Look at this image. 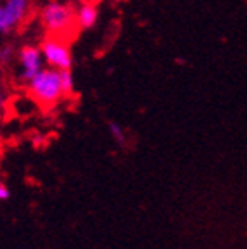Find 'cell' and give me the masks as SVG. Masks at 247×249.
Segmentation results:
<instances>
[{"mask_svg":"<svg viewBox=\"0 0 247 249\" xmlns=\"http://www.w3.org/2000/svg\"><path fill=\"white\" fill-rule=\"evenodd\" d=\"M40 23L49 35L64 40L76 35V30H80L76 21V7L59 0H51L43 5L40 11Z\"/></svg>","mask_w":247,"mask_h":249,"instance_id":"6da1fadb","label":"cell"},{"mask_svg":"<svg viewBox=\"0 0 247 249\" xmlns=\"http://www.w3.org/2000/svg\"><path fill=\"white\" fill-rule=\"evenodd\" d=\"M26 89L30 97L45 107H52L66 97L61 83V71L51 66H45L31 78L26 83Z\"/></svg>","mask_w":247,"mask_h":249,"instance_id":"7a4b0ae2","label":"cell"},{"mask_svg":"<svg viewBox=\"0 0 247 249\" xmlns=\"http://www.w3.org/2000/svg\"><path fill=\"white\" fill-rule=\"evenodd\" d=\"M45 66L55 68V70H71L73 66V54H71L70 42L59 36L49 35L40 43Z\"/></svg>","mask_w":247,"mask_h":249,"instance_id":"3957f363","label":"cell"},{"mask_svg":"<svg viewBox=\"0 0 247 249\" xmlns=\"http://www.w3.org/2000/svg\"><path fill=\"white\" fill-rule=\"evenodd\" d=\"M45 68L42 49L38 45H23L18 52V80L26 85L31 78Z\"/></svg>","mask_w":247,"mask_h":249,"instance_id":"277c9868","label":"cell"},{"mask_svg":"<svg viewBox=\"0 0 247 249\" xmlns=\"http://www.w3.org/2000/svg\"><path fill=\"white\" fill-rule=\"evenodd\" d=\"M2 5H4L9 30L14 31L16 28H19L26 21L28 14H30L31 2L30 0H4Z\"/></svg>","mask_w":247,"mask_h":249,"instance_id":"5b68a950","label":"cell"},{"mask_svg":"<svg viewBox=\"0 0 247 249\" xmlns=\"http://www.w3.org/2000/svg\"><path fill=\"white\" fill-rule=\"evenodd\" d=\"M76 21L80 30H90L99 21V7L92 0H85L76 7Z\"/></svg>","mask_w":247,"mask_h":249,"instance_id":"8992f818","label":"cell"},{"mask_svg":"<svg viewBox=\"0 0 247 249\" xmlns=\"http://www.w3.org/2000/svg\"><path fill=\"white\" fill-rule=\"evenodd\" d=\"M107 128H109V135H111V139L114 140L118 145H126V142H128L126 132H124V128L121 126L120 123H116V121H111Z\"/></svg>","mask_w":247,"mask_h":249,"instance_id":"52a82bcc","label":"cell"},{"mask_svg":"<svg viewBox=\"0 0 247 249\" xmlns=\"http://www.w3.org/2000/svg\"><path fill=\"white\" fill-rule=\"evenodd\" d=\"M61 71V83H62V90H64V95L70 97L74 92V78L71 70H59Z\"/></svg>","mask_w":247,"mask_h":249,"instance_id":"ba28073f","label":"cell"},{"mask_svg":"<svg viewBox=\"0 0 247 249\" xmlns=\"http://www.w3.org/2000/svg\"><path fill=\"white\" fill-rule=\"evenodd\" d=\"M14 59V49L12 45H0V64L7 66L9 62H12Z\"/></svg>","mask_w":247,"mask_h":249,"instance_id":"9c48e42d","label":"cell"},{"mask_svg":"<svg viewBox=\"0 0 247 249\" xmlns=\"http://www.w3.org/2000/svg\"><path fill=\"white\" fill-rule=\"evenodd\" d=\"M0 33H11L7 19H5V12H4V5H2V2H0Z\"/></svg>","mask_w":247,"mask_h":249,"instance_id":"30bf717a","label":"cell"},{"mask_svg":"<svg viewBox=\"0 0 247 249\" xmlns=\"http://www.w3.org/2000/svg\"><path fill=\"white\" fill-rule=\"evenodd\" d=\"M11 197V191L4 182H0V201H7Z\"/></svg>","mask_w":247,"mask_h":249,"instance_id":"8fae6325","label":"cell"},{"mask_svg":"<svg viewBox=\"0 0 247 249\" xmlns=\"http://www.w3.org/2000/svg\"><path fill=\"white\" fill-rule=\"evenodd\" d=\"M4 104H5V95H4V92L0 90V111H2V107H4Z\"/></svg>","mask_w":247,"mask_h":249,"instance_id":"7c38bea8","label":"cell"}]
</instances>
